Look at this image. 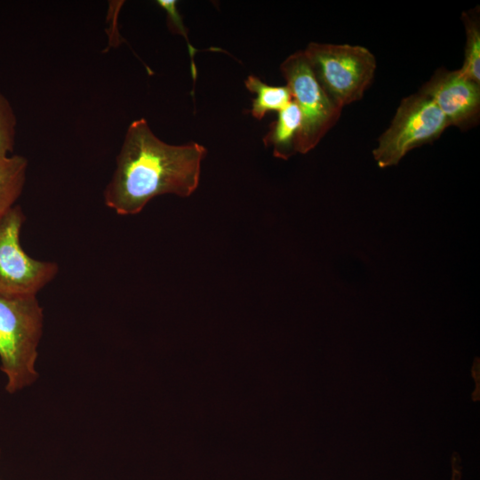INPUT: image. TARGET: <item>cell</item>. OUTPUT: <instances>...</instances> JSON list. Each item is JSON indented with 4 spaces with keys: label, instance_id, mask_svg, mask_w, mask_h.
Masks as SVG:
<instances>
[{
    "label": "cell",
    "instance_id": "obj_3",
    "mask_svg": "<svg viewBox=\"0 0 480 480\" xmlns=\"http://www.w3.org/2000/svg\"><path fill=\"white\" fill-rule=\"evenodd\" d=\"M303 52L318 83L340 109L361 100L373 79L376 60L364 46L310 43Z\"/></svg>",
    "mask_w": 480,
    "mask_h": 480
},
{
    "label": "cell",
    "instance_id": "obj_9",
    "mask_svg": "<svg viewBox=\"0 0 480 480\" xmlns=\"http://www.w3.org/2000/svg\"><path fill=\"white\" fill-rule=\"evenodd\" d=\"M28 170V160L12 155L0 160V217L13 207L22 193Z\"/></svg>",
    "mask_w": 480,
    "mask_h": 480
},
{
    "label": "cell",
    "instance_id": "obj_10",
    "mask_svg": "<svg viewBox=\"0 0 480 480\" xmlns=\"http://www.w3.org/2000/svg\"><path fill=\"white\" fill-rule=\"evenodd\" d=\"M244 84L246 88L255 95L251 114L256 119H262L268 112H279L292 100L286 85H269L255 76H249Z\"/></svg>",
    "mask_w": 480,
    "mask_h": 480
},
{
    "label": "cell",
    "instance_id": "obj_1",
    "mask_svg": "<svg viewBox=\"0 0 480 480\" xmlns=\"http://www.w3.org/2000/svg\"><path fill=\"white\" fill-rule=\"evenodd\" d=\"M206 148L196 142L171 145L161 140L144 118L128 127L104 190L105 204L120 215L142 211L164 194L189 196L198 187Z\"/></svg>",
    "mask_w": 480,
    "mask_h": 480
},
{
    "label": "cell",
    "instance_id": "obj_7",
    "mask_svg": "<svg viewBox=\"0 0 480 480\" xmlns=\"http://www.w3.org/2000/svg\"><path fill=\"white\" fill-rule=\"evenodd\" d=\"M437 106L449 125L468 129L476 124L480 112V84L459 69L438 68L419 90Z\"/></svg>",
    "mask_w": 480,
    "mask_h": 480
},
{
    "label": "cell",
    "instance_id": "obj_11",
    "mask_svg": "<svg viewBox=\"0 0 480 480\" xmlns=\"http://www.w3.org/2000/svg\"><path fill=\"white\" fill-rule=\"evenodd\" d=\"M479 12L471 10L462 14L466 31L464 61L459 71L480 84V22Z\"/></svg>",
    "mask_w": 480,
    "mask_h": 480
},
{
    "label": "cell",
    "instance_id": "obj_5",
    "mask_svg": "<svg viewBox=\"0 0 480 480\" xmlns=\"http://www.w3.org/2000/svg\"><path fill=\"white\" fill-rule=\"evenodd\" d=\"M280 70L302 117L298 153L313 149L335 125L341 110L327 96L303 52L289 55Z\"/></svg>",
    "mask_w": 480,
    "mask_h": 480
},
{
    "label": "cell",
    "instance_id": "obj_13",
    "mask_svg": "<svg viewBox=\"0 0 480 480\" xmlns=\"http://www.w3.org/2000/svg\"><path fill=\"white\" fill-rule=\"evenodd\" d=\"M457 478H458L457 470L453 469L452 480H457Z\"/></svg>",
    "mask_w": 480,
    "mask_h": 480
},
{
    "label": "cell",
    "instance_id": "obj_6",
    "mask_svg": "<svg viewBox=\"0 0 480 480\" xmlns=\"http://www.w3.org/2000/svg\"><path fill=\"white\" fill-rule=\"evenodd\" d=\"M26 216L15 204L0 217V293L36 295L59 271L53 261L30 257L20 244Z\"/></svg>",
    "mask_w": 480,
    "mask_h": 480
},
{
    "label": "cell",
    "instance_id": "obj_4",
    "mask_svg": "<svg viewBox=\"0 0 480 480\" xmlns=\"http://www.w3.org/2000/svg\"><path fill=\"white\" fill-rule=\"evenodd\" d=\"M449 123L437 106L425 94L407 96L400 102L386 131L373 149L380 168L395 165L412 149L438 139Z\"/></svg>",
    "mask_w": 480,
    "mask_h": 480
},
{
    "label": "cell",
    "instance_id": "obj_2",
    "mask_svg": "<svg viewBox=\"0 0 480 480\" xmlns=\"http://www.w3.org/2000/svg\"><path fill=\"white\" fill-rule=\"evenodd\" d=\"M43 308L36 295L0 293L1 370L5 389L14 393L37 378L35 363L43 329Z\"/></svg>",
    "mask_w": 480,
    "mask_h": 480
},
{
    "label": "cell",
    "instance_id": "obj_12",
    "mask_svg": "<svg viewBox=\"0 0 480 480\" xmlns=\"http://www.w3.org/2000/svg\"><path fill=\"white\" fill-rule=\"evenodd\" d=\"M17 119L10 101L0 92V160L13 151Z\"/></svg>",
    "mask_w": 480,
    "mask_h": 480
},
{
    "label": "cell",
    "instance_id": "obj_8",
    "mask_svg": "<svg viewBox=\"0 0 480 480\" xmlns=\"http://www.w3.org/2000/svg\"><path fill=\"white\" fill-rule=\"evenodd\" d=\"M302 117L298 105L292 101L277 112L263 138L266 147H272L273 155L284 160L298 153Z\"/></svg>",
    "mask_w": 480,
    "mask_h": 480
}]
</instances>
